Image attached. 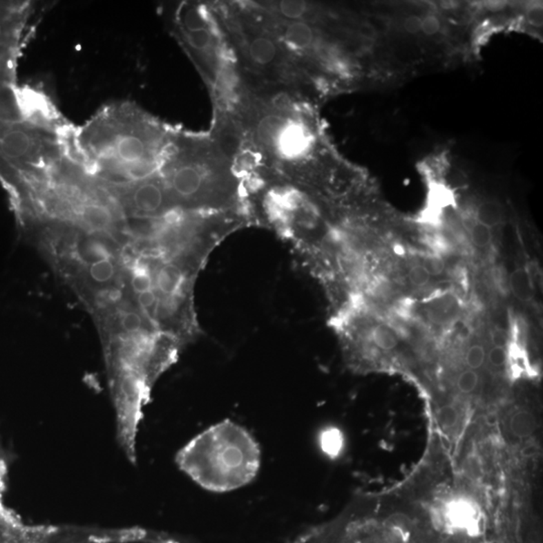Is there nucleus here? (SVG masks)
<instances>
[{
	"instance_id": "1",
	"label": "nucleus",
	"mask_w": 543,
	"mask_h": 543,
	"mask_svg": "<svg viewBox=\"0 0 543 543\" xmlns=\"http://www.w3.org/2000/svg\"><path fill=\"white\" fill-rule=\"evenodd\" d=\"M174 136L133 106H108L67 141V155L106 189L120 191L160 173Z\"/></svg>"
},
{
	"instance_id": "2",
	"label": "nucleus",
	"mask_w": 543,
	"mask_h": 543,
	"mask_svg": "<svg viewBox=\"0 0 543 543\" xmlns=\"http://www.w3.org/2000/svg\"><path fill=\"white\" fill-rule=\"evenodd\" d=\"M176 465L202 489L226 493L253 482L262 452L246 428L227 419L207 428L178 452Z\"/></svg>"
},
{
	"instance_id": "3",
	"label": "nucleus",
	"mask_w": 543,
	"mask_h": 543,
	"mask_svg": "<svg viewBox=\"0 0 543 543\" xmlns=\"http://www.w3.org/2000/svg\"><path fill=\"white\" fill-rule=\"evenodd\" d=\"M437 516L441 528L451 534L477 536L482 528V511L478 503L467 496L446 501Z\"/></svg>"
},
{
	"instance_id": "4",
	"label": "nucleus",
	"mask_w": 543,
	"mask_h": 543,
	"mask_svg": "<svg viewBox=\"0 0 543 543\" xmlns=\"http://www.w3.org/2000/svg\"><path fill=\"white\" fill-rule=\"evenodd\" d=\"M312 134L308 128L293 115H290L276 138L270 152L281 162L296 165L298 161L309 153L312 148Z\"/></svg>"
},
{
	"instance_id": "5",
	"label": "nucleus",
	"mask_w": 543,
	"mask_h": 543,
	"mask_svg": "<svg viewBox=\"0 0 543 543\" xmlns=\"http://www.w3.org/2000/svg\"><path fill=\"white\" fill-rule=\"evenodd\" d=\"M248 56L251 63L259 68H270L280 61V48L271 37L256 35L248 39Z\"/></svg>"
},
{
	"instance_id": "6",
	"label": "nucleus",
	"mask_w": 543,
	"mask_h": 543,
	"mask_svg": "<svg viewBox=\"0 0 543 543\" xmlns=\"http://www.w3.org/2000/svg\"><path fill=\"white\" fill-rule=\"evenodd\" d=\"M458 298L451 294H441L430 299L426 304L425 312L428 320L436 325L451 323L460 313Z\"/></svg>"
},
{
	"instance_id": "7",
	"label": "nucleus",
	"mask_w": 543,
	"mask_h": 543,
	"mask_svg": "<svg viewBox=\"0 0 543 543\" xmlns=\"http://www.w3.org/2000/svg\"><path fill=\"white\" fill-rule=\"evenodd\" d=\"M242 137L240 130L233 123H222L216 135V150L220 158L225 160H231L240 150Z\"/></svg>"
},
{
	"instance_id": "8",
	"label": "nucleus",
	"mask_w": 543,
	"mask_h": 543,
	"mask_svg": "<svg viewBox=\"0 0 543 543\" xmlns=\"http://www.w3.org/2000/svg\"><path fill=\"white\" fill-rule=\"evenodd\" d=\"M454 204V196L449 189L445 185L439 184V183H434L430 187L429 194H428V207L426 209V213H429L427 216L428 220L430 222H436L441 211L446 207H450Z\"/></svg>"
},
{
	"instance_id": "9",
	"label": "nucleus",
	"mask_w": 543,
	"mask_h": 543,
	"mask_svg": "<svg viewBox=\"0 0 543 543\" xmlns=\"http://www.w3.org/2000/svg\"><path fill=\"white\" fill-rule=\"evenodd\" d=\"M284 41L297 50H308L314 41V32L309 24L294 21L285 28Z\"/></svg>"
},
{
	"instance_id": "10",
	"label": "nucleus",
	"mask_w": 543,
	"mask_h": 543,
	"mask_svg": "<svg viewBox=\"0 0 543 543\" xmlns=\"http://www.w3.org/2000/svg\"><path fill=\"white\" fill-rule=\"evenodd\" d=\"M509 289L514 298L521 303H529L533 299V283L526 269L518 268L512 272L509 277Z\"/></svg>"
},
{
	"instance_id": "11",
	"label": "nucleus",
	"mask_w": 543,
	"mask_h": 543,
	"mask_svg": "<svg viewBox=\"0 0 543 543\" xmlns=\"http://www.w3.org/2000/svg\"><path fill=\"white\" fill-rule=\"evenodd\" d=\"M116 265L111 257L103 258L90 263L88 272L90 279L98 285H106L111 282L116 275Z\"/></svg>"
},
{
	"instance_id": "12",
	"label": "nucleus",
	"mask_w": 543,
	"mask_h": 543,
	"mask_svg": "<svg viewBox=\"0 0 543 543\" xmlns=\"http://www.w3.org/2000/svg\"><path fill=\"white\" fill-rule=\"evenodd\" d=\"M510 430L520 439L528 438L537 429L535 418L526 410L515 412L509 423Z\"/></svg>"
},
{
	"instance_id": "13",
	"label": "nucleus",
	"mask_w": 543,
	"mask_h": 543,
	"mask_svg": "<svg viewBox=\"0 0 543 543\" xmlns=\"http://www.w3.org/2000/svg\"><path fill=\"white\" fill-rule=\"evenodd\" d=\"M504 213L497 202H485L479 205L476 211V220L490 229L499 226L503 222Z\"/></svg>"
},
{
	"instance_id": "14",
	"label": "nucleus",
	"mask_w": 543,
	"mask_h": 543,
	"mask_svg": "<svg viewBox=\"0 0 543 543\" xmlns=\"http://www.w3.org/2000/svg\"><path fill=\"white\" fill-rule=\"evenodd\" d=\"M370 339L375 347L383 351L394 350L399 345V337L385 324H377L370 329Z\"/></svg>"
},
{
	"instance_id": "15",
	"label": "nucleus",
	"mask_w": 543,
	"mask_h": 543,
	"mask_svg": "<svg viewBox=\"0 0 543 543\" xmlns=\"http://www.w3.org/2000/svg\"><path fill=\"white\" fill-rule=\"evenodd\" d=\"M470 238L477 248H487L492 242V229L476 222L470 229Z\"/></svg>"
},
{
	"instance_id": "16",
	"label": "nucleus",
	"mask_w": 543,
	"mask_h": 543,
	"mask_svg": "<svg viewBox=\"0 0 543 543\" xmlns=\"http://www.w3.org/2000/svg\"><path fill=\"white\" fill-rule=\"evenodd\" d=\"M278 8L283 17L295 21L301 19L307 12V6L303 1H281Z\"/></svg>"
},
{
	"instance_id": "17",
	"label": "nucleus",
	"mask_w": 543,
	"mask_h": 543,
	"mask_svg": "<svg viewBox=\"0 0 543 543\" xmlns=\"http://www.w3.org/2000/svg\"><path fill=\"white\" fill-rule=\"evenodd\" d=\"M486 350L480 344H474L466 353L465 361L469 370H477L482 368L486 361Z\"/></svg>"
},
{
	"instance_id": "18",
	"label": "nucleus",
	"mask_w": 543,
	"mask_h": 543,
	"mask_svg": "<svg viewBox=\"0 0 543 543\" xmlns=\"http://www.w3.org/2000/svg\"><path fill=\"white\" fill-rule=\"evenodd\" d=\"M479 385V375L476 370H467L459 375L457 388L462 394H471Z\"/></svg>"
},
{
	"instance_id": "19",
	"label": "nucleus",
	"mask_w": 543,
	"mask_h": 543,
	"mask_svg": "<svg viewBox=\"0 0 543 543\" xmlns=\"http://www.w3.org/2000/svg\"><path fill=\"white\" fill-rule=\"evenodd\" d=\"M437 419H438L439 425L443 429H451L458 423V410L452 406H445V407L439 410L438 414H437Z\"/></svg>"
},
{
	"instance_id": "20",
	"label": "nucleus",
	"mask_w": 543,
	"mask_h": 543,
	"mask_svg": "<svg viewBox=\"0 0 543 543\" xmlns=\"http://www.w3.org/2000/svg\"><path fill=\"white\" fill-rule=\"evenodd\" d=\"M430 277L432 276L430 275L429 272L426 270L425 267L421 264L410 267V271H408L410 283L417 288L427 286L430 281Z\"/></svg>"
},
{
	"instance_id": "21",
	"label": "nucleus",
	"mask_w": 543,
	"mask_h": 543,
	"mask_svg": "<svg viewBox=\"0 0 543 543\" xmlns=\"http://www.w3.org/2000/svg\"><path fill=\"white\" fill-rule=\"evenodd\" d=\"M486 359L493 368H501L506 364L507 351L503 346L496 345L488 352Z\"/></svg>"
},
{
	"instance_id": "22",
	"label": "nucleus",
	"mask_w": 543,
	"mask_h": 543,
	"mask_svg": "<svg viewBox=\"0 0 543 543\" xmlns=\"http://www.w3.org/2000/svg\"><path fill=\"white\" fill-rule=\"evenodd\" d=\"M441 30L440 19L435 15H427L421 19V32L427 35L438 34Z\"/></svg>"
},
{
	"instance_id": "23",
	"label": "nucleus",
	"mask_w": 543,
	"mask_h": 543,
	"mask_svg": "<svg viewBox=\"0 0 543 543\" xmlns=\"http://www.w3.org/2000/svg\"><path fill=\"white\" fill-rule=\"evenodd\" d=\"M426 270L429 272L430 275H440L444 271V262L437 257H427L423 260V264Z\"/></svg>"
},
{
	"instance_id": "24",
	"label": "nucleus",
	"mask_w": 543,
	"mask_h": 543,
	"mask_svg": "<svg viewBox=\"0 0 543 543\" xmlns=\"http://www.w3.org/2000/svg\"><path fill=\"white\" fill-rule=\"evenodd\" d=\"M526 19L531 26L540 28L543 24V10L542 6H532L526 12Z\"/></svg>"
},
{
	"instance_id": "25",
	"label": "nucleus",
	"mask_w": 543,
	"mask_h": 543,
	"mask_svg": "<svg viewBox=\"0 0 543 543\" xmlns=\"http://www.w3.org/2000/svg\"><path fill=\"white\" fill-rule=\"evenodd\" d=\"M421 19L417 15H410L403 21V28L408 34H418L421 32Z\"/></svg>"
},
{
	"instance_id": "26",
	"label": "nucleus",
	"mask_w": 543,
	"mask_h": 543,
	"mask_svg": "<svg viewBox=\"0 0 543 543\" xmlns=\"http://www.w3.org/2000/svg\"><path fill=\"white\" fill-rule=\"evenodd\" d=\"M359 34L362 39L372 41V39H377V32L374 26H372L370 23H364L359 26Z\"/></svg>"
}]
</instances>
